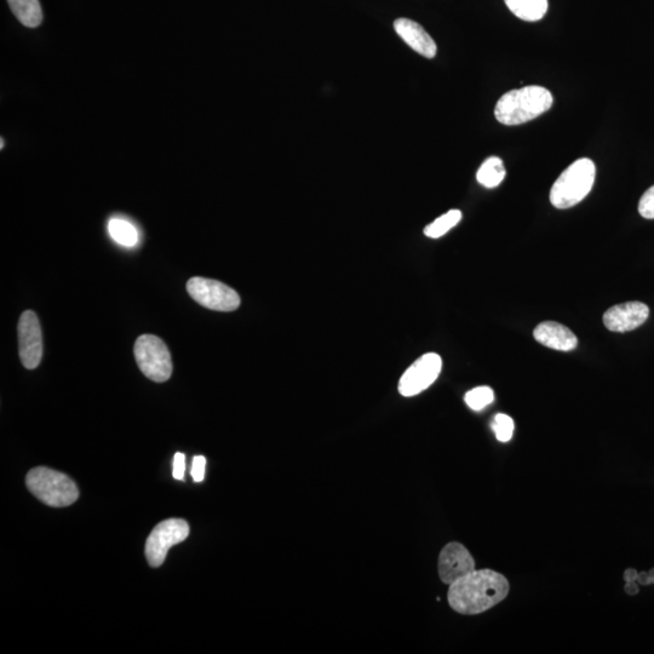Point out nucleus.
<instances>
[{
    "label": "nucleus",
    "mask_w": 654,
    "mask_h": 654,
    "mask_svg": "<svg viewBox=\"0 0 654 654\" xmlns=\"http://www.w3.org/2000/svg\"><path fill=\"white\" fill-rule=\"evenodd\" d=\"M134 353L137 365L149 380L157 383L169 380L172 375L171 354L163 340L153 335H142L137 338Z\"/></svg>",
    "instance_id": "nucleus-5"
},
{
    "label": "nucleus",
    "mask_w": 654,
    "mask_h": 654,
    "mask_svg": "<svg viewBox=\"0 0 654 654\" xmlns=\"http://www.w3.org/2000/svg\"><path fill=\"white\" fill-rule=\"evenodd\" d=\"M509 582L496 571L480 570L450 584L449 604L461 615L474 616L489 611L507 598Z\"/></svg>",
    "instance_id": "nucleus-1"
},
{
    "label": "nucleus",
    "mask_w": 654,
    "mask_h": 654,
    "mask_svg": "<svg viewBox=\"0 0 654 654\" xmlns=\"http://www.w3.org/2000/svg\"><path fill=\"white\" fill-rule=\"evenodd\" d=\"M438 570L441 581L452 584L475 571V561L463 544L452 542L441 550Z\"/></svg>",
    "instance_id": "nucleus-10"
},
{
    "label": "nucleus",
    "mask_w": 654,
    "mask_h": 654,
    "mask_svg": "<svg viewBox=\"0 0 654 654\" xmlns=\"http://www.w3.org/2000/svg\"><path fill=\"white\" fill-rule=\"evenodd\" d=\"M26 485L34 497L49 507H70L79 498V490L73 480L50 468L32 469L27 474Z\"/></svg>",
    "instance_id": "nucleus-4"
},
{
    "label": "nucleus",
    "mask_w": 654,
    "mask_h": 654,
    "mask_svg": "<svg viewBox=\"0 0 654 654\" xmlns=\"http://www.w3.org/2000/svg\"><path fill=\"white\" fill-rule=\"evenodd\" d=\"M16 19L28 28H36L43 22V10L39 0H8Z\"/></svg>",
    "instance_id": "nucleus-15"
},
{
    "label": "nucleus",
    "mask_w": 654,
    "mask_h": 654,
    "mask_svg": "<svg viewBox=\"0 0 654 654\" xmlns=\"http://www.w3.org/2000/svg\"><path fill=\"white\" fill-rule=\"evenodd\" d=\"M187 292L193 300L211 311L234 312L240 307V297L221 281L194 277L188 280Z\"/></svg>",
    "instance_id": "nucleus-6"
},
{
    "label": "nucleus",
    "mask_w": 654,
    "mask_h": 654,
    "mask_svg": "<svg viewBox=\"0 0 654 654\" xmlns=\"http://www.w3.org/2000/svg\"><path fill=\"white\" fill-rule=\"evenodd\" d=\"M188 536L189 525L186 520L169 519L160 522L147 538L146 558L149 566H162L170 548L186 541Z\"/></svg>",
    "instance_id": "nucleus-7"
},
{
    "label": "nucleus",
    "mask_w": 654,
    "mask_h": 654,
    "mask_svg": "<svg viewBox=\"0 0 654 654\" xmlns=\"http://www.w3.org/2000/svg\"><path fill=\"white\" fill-rule=\"evenodd\" d=\"M638 582L641 585L654 584V569H652L650 572H640Z\"/></svg>",
    "instance_id": "nucleus-24"
},
{
    "label": "nucleus",
    "mask_w": 654,
    "mask_h": 654,
    "mask_svg": "<svg viewBox=\"0 0 654 654\" xmlns=\"http://www.w3.org/2000/svg\"><path fill=\"white\" fill-rule=\"evenodd\" d=\"M650 317V308L645 303L634 301L617 304L607 309L604 324L612 332H629L638 329Z\"/></svg>",
    "instance_id": "nucleus-11"
},
{
    "label": "nucleus",
    "mask_w": 654,
    "mask_h": 654,
    "mask_svg": "<svg viewBox=\"0 0 654 654\" xmlns=\"http://www.w3.org/2000/svg\"><path fill=\"white\" fill-rule=\"evenodd\" d=\"M507 7L519 19L527 22L542 20L548 11V0H504Z\"/></svg>",
    "instance_id": "nucleus-14"
},
{
    "label": "nucleus",
    "mask_w": 654,
    "mask_h": 654,
    "mask_svg": "<svg viewBox=\"0 0 654 654\" xmlns=\"http://www.w3.org/2000/svg\"><path fill=\"white\" fill-rule=\"evenodd\" d=\"M596 169L593 160L582 158L571 164L550 189V202L556 209H570L592 191Z\"/></svg>",
    "instance_id": "nucleus-3"
},
{
    "label": "nucleus",
    "mask_w": 654,
    "mask_h": 654,
    "mask_svg": "<svg viewBox=\"0 0 654 654\" xmlns=\"http://www.w3.org/2000/svg\"><path fill=\"white\" fill-rule=\"evenodd\" d=\"M206 458L195 456L192 464V478L195 483H202L205 478Z\"/></svg>",
    "instance_id": "nucleus-22"
},
{
    "label": "nucleus",
    "mask_w": 654,
    "mask_h": 654,
    "mask_svg": "<svg viewBox=\"0 0 654 654\" xmlns=\"http://www.w3.org/2000/svg\"><path fill=\"white\" fill-rule=\"evenodd\" d=\"M476 179L481 186L496 188L506 179V168L503 160L498 157H490L480 166Z\"/></svg>",
    "instance_id": "nucleus-16"
},
{
    "label": "nucleus",
    "mask_w": 654,
    "mask_h": 654,
    "mask_svg": "<svg viewBox=\"0 0 654 654\" xmlns=\"http://www.w3.org/2000/svg\"><path fill=\"white\" fill-rule=\"evenodd\" d=\"M639 572L634 569H628L624 572L625 583L638 582Z\"/></svg>",
    "instance_id": "nucleus-25"
},
{
    "label": "nucleus",
    "mask_w": 654,
    "mask_h": 654,
    "mask_svg": "<svg viewBox=\"0 0 654 654\" xmlns=\"http://www.w3.org/2000/svg\"><path fill=\"white\" fill-rule=\"evenodd\" d=\"M464 401L474 411H481L495 401V393L490 387H478L470 390Z\"/></svg>",
    "instance_id": "nucleus-19"
},
{
    "label": "nucleus",
    "mask_w": 654,
    "mask_h": 654,
    "mask_svg": "<svg viewBox=\"0 0 654 654\" xmlns=\"http://www.w3.org/2000/svg\"><path fill=\"white\" fill-rule=\"evenodd\" d=\"M538 343L560 352H571L576 349L578 340L575 334L564 325L555 321H544L533 331Z\"/></svg>",
    "instance_id": "nucleus-13"
},
{
    "label": "nucleus",
    "mask_w": 654,
    "mask_h": 654,
    "mask_svg": "<svg viewBox=\"0 0 654 654\" xmlns=\"http://www.w3.org/2000/svg\"><path fill=\"white\" fill-rule=\"evenodd\" d=\"M441 369H443V360L440 355L435 353L422 355L401 376L399 393L403 397L410 398L424 392L438 380Z\"/></svg>",
    "instance_id": "nucleus-8"
},
{
    "label": "nucleus",
    "mask_w": 654,
    "mask_h": 654,
    "mask_svg": "<svg viewBox=\"0 0 654 654\" xmlns=\"http://www.w3.org/2000/svg\"><path fill=\"white\" fill-rule=\"evenodd\" d=\"M109 234L117 243L124 246H134L139 239L136 228L130 222L113 218L108 225Z\"/></svg>",
    "instance_id": "nucleus-18"
},
{
    "label": "nucleus",
    "mask_w": 654,
    "mask_h": 654,
    "mask_svg": "<svg viewBox=\"0 0 654 654\" xmlns=\"http://www.w3.org/2000/svg\"><path fill=\"white\" fill-rule=\"evenodd\" d=\"M186 472V456L183 453H176L174 458V470H172V476L176 480L185 479Z\"/></svg>",
    "instance_id": "nucleus-23"
},
{
    "label": "nucleus",
    "mask_w": 654,
    "mask_h": 654,
    "mask_svg": "<svg viewBox=\"0 0 654 654\" xmlns=\"http://www.w3.org/2000/svg\"><path fill=\"white\" fill-rule=\"evenodd\" d=\"M553 101L552 93L543 86H525L504 94L497 102L495 116L503 125L525 124L549 111Z\"/></svg>",
    "instance_id": "nucleus-2"
},
{
    "label": "nucleus",
    "mask_w": 654,
    "mask_h": 654,
    "mask_svg": "<svg viewBox=\"0 0 654 654\" xmlns=\"http://www.w3.org/2000/svg\"><path fill=\"white\" fill-rule=\"evenodd\" d=\"M624 590L628 595H636L640 592L639 585L636 582L625 583Z\"/></svg>",
    "instance_id": "nucleus-26"
},
{
    "label": "nucleus",
    "mask_w": 654,
    "mask_h": 654,
    "mask_svg": "<svg viewBox=\"0 0 654 654\" xmlns=\"http://www.w3.org/2000/svg\"><path fill=\"white\" fill-rule=\"evenodd\" d=\"M17 336L22 365L28 370L37 369L43 357V334L36 313H22L17 325Z\"/></svg>",
    "instance_id": "nucleus-9"
},
{
    "label": "nucleus",
    "mask_w": 654,
    "mask_h": 654,
    "mask_svg": "<svg viewBox=\"0 0 654 654\" xmlns=\"http://www.w3.org/2000/svg\"><path fill=\"white\" fill-rule=\"evenodd\" d=\"M491 427L496 434L497 440L501 441V443H508V441L512 440L515 429L512 417L504 415V413H498L493 418Z\"/></svg>",
    "instance_id": "nucleus-20"
},
{
    "label": "nucleus",
    "mask_w": 654,
    "mask_h": 654,
    "mask_svg": "<svg viewBox=\"0 0 654 654\" xmlns=\"http://www.w3.org/2000/svg\"><path fill=\"white\" fill-rule=\"evenodd\" d=\"M462 220V212L460 210H450L447 214L436 218V220L426 228L424 234L428 238L438 239L443 237L453 227H456Z\"/></svg>",
    "instance_id": "nucleus-17"
},
{
    "label": "nucleus",
    "mask_w": 654,
    "mask_h": 654,
    "mask_svg": "<svg viewBox=\"0 0 654 654\" xmlns=\"http://www.w3.org/2000/svg\"><path fill=\"white\" fill-rule=\"evenodd\" d=\"M640 215L647 220H654V186L648 188L639 203Z\"/></svg>",
    "instance_id": "nucleus-21"
},
{
    "label": "nucleus",
    "mask_w": 654,
    "mask_h": 654,
    "mask_svg": "<svg viewBox=\"0 0 654 654\" xmlns=\"http://www.w3.org/2000/svg\"><path fill=\"white\" fill-rule=\"evenodd\" d=\"M394 28L398 36L416 53L427 59H434L438 47L420 24L409 19H398L394 22Z\"/></svg>",
    "instance_id": "nucleus-12"
}]
</instances>
